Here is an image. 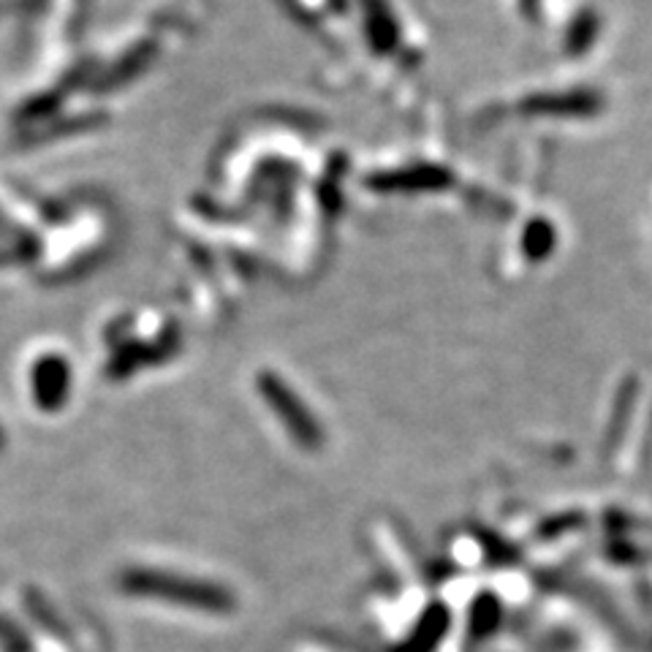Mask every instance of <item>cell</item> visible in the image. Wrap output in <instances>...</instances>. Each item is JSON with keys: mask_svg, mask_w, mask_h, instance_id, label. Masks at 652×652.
<instances>
[{"mask_svg": "<svg viewBox=\"0 0 652 652\" xmlns=\"http://www.w3.org/2000/svg\"><path fill=\"white\" fill-rule=\"evenodd\" d=\"M120 584H123L126 593L174 601L180 606L201 609V612H229L234 606V599L223 588H215L210 582H197V579L161 574V571H126L120 576Z\"/></svg>", "mask_w": 652, "mask_h": 652, "instance_id": "obj_1", "label": "cell"}, {"mask_svg": "<svg viewBox=\"0 0 652 652\" xmlns=\"http://www.w3.org/2000/svg\"><path fill=\"white\" fill-rule=\"evenodd\" d=\"M66 387H69V368L60 362L58 357L41 359L33 368V394L36 402L47 411H54L66 398Z\"/></svg>", "mask_w": 652, "mask_h": 652, "instance_id": "obj_2", "label": "cell"}, {"mask_svg": "<svg viewBox=\"0 0 652 652\" xmlns=\"http://www.w3.org/2000/svg\"><path fill=\"white\" fill-rule=\"evenodd\" d=\"M0 652H30L26 633L6 618H0Z\"/></svg>", "mask_w": 652, "mask_h": 652, "instance_id": "obj_3", "label": "cell"}, {"mask_svg": "<svg viewBox=\"0 0 652 652\" xmlns=\"http://www.w3.org/2000/svg\"><path fill=\"white\" fill-rule=\"evenodd\" d=\"M33 253H36L33 237H26V240H22V245H17L14 251H9V248H0V264H11V261H26Z\"/></svg>", "mask_w": 652, "mask_h": 652, "instance_id": "obj_4", "label": "cell"}, {"mask_svg": "<svg viewBox=\"0 0 652 652\" xmlns=\"http://www.w3.org/2000/svg\"><path fill=\"white\" fill-rule=\"evenodd\" d=\"M6 447V438H3V430H0V449Z\"/></svg>", "mask_w": 652, "mask_h": 652, "instance_id": "obj_5", "label": "cell"}]
</instances>
